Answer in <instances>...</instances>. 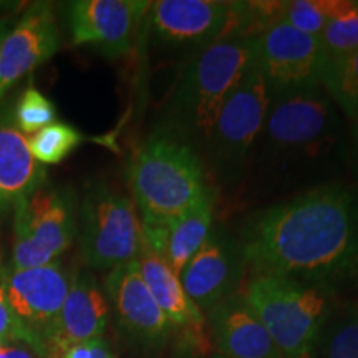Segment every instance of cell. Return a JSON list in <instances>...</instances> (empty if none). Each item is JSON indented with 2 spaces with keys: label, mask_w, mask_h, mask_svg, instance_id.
I'll return each mask as SVG.
<instances>
[{
  "label": "cell",
  "mask_w": 358,
  "mask_h": 358,
  "mask_svg": "<svg viewBox=\"0 0 358 358\" xmlns=\"http://www.w3.org/2000/svg\"><path fill=\"white\" fill-rule=\"evenodd\" d=\"M271 100L266 80L252 64L224 101L208 143L213 159L219 166L229 168L243 163L257 134L264 129Z\"/></svg>",
  "instance_id": "obj_8"
},
{
  "label": "cell",
  "mask_w": 358,
  "mask_h": 358,
  "mask_svg": "<svg viewBox=\"0 0 358 358\" xmlns=\"http://www.w3.org/2000/svg\"><path fill=\"white\" fill-rule=\"evenodd\" d=\"M0 358H42L40 353L22 340L12 342H0Z\"/></svg>",
  "instance_id": "obj_29"
},
{
  "label": "cell",
  "mask_w": 358,
  "mask_h": 358,
  "mask_svg": "<svg viewBox=\"0 0 358 358\" xmlns=\"http://www.w3.org/2000/svg\"><path fill=\"white\" fill-rule=\"evenodd\" d=\"M150 8L146 0H73L65 3V19L73 45L115 58L133 47Z\"/></svg>",
  "instance_id": "obj_9"
},
{
  "label": "cell",
  "mask_w": 358,
  "mask_h": 358,
  "mask_svg": "<svg viewBox=\"0 0 358 358\" xmlns=\"http://www.w3.org/2000/svg\"><path fill=\"white\" fill-rule=\"evenodd\" d=\"M43 358H115L103 338L80 343H50L45 347Z\"/></svg>",
  "instance_id": "obj_28"
},
{
  "label": "cell",
  "mask_w": 358,
  "mask_h": 358,
  "mask_svg": "<svg viewBox=\"0 0 358 358\" xmlns=\"http://www.w3.org/2000/svg\"><path fill=\"white\" fill-rule=\"evenodd\" d=\"M128 182L141 226L173 221L209 189L198 151L166 127L134 151Z\"/></svg>",
  "instance_id": "obj_2"
},
{
  "label": "cell",
  "mask_w": 358,
  "mask_h": 358,
  "mask_svg": "<svg viewBox=\"0 0 358 358\" xmlns=\"http://www.w3.org/2000/svg\"><path fill=\"white\" fill-rule=\"evenodd\" d=\"M77 234L82 261L96 271H111L136 261L143 248L136 206L108 185H95L85 192Z\"/></svg>",
  "instance_id": "obj_5"
},
{
  "label": "cell",
  "mask_w": 358,
  "mask_h": 358,
  "mask_svg": "<svg viewBox=\"0 0 358 358\" xmlns=\"http://www.w3.org/2000/svg\"><path fill=\"white\" fill-rule=\"evenodd\" d=\"M330 127L332 103L315 87L272 98L264 133L279 150H301L322 143Z\"/></svg>",
  "instance_id": "obj_16"
},
{
  "label": "cell",
  "mask_w": 358,
  "mask_h": 358,
  "mask_svg": "<svg viewBox=\"0 0 358 358\" xmlns=\"http://www.w3.org/2000/svg\"><path fill=\"white\" fill-rule=\"evenodd\" d=\"M105 292L124 335L145 350L156 352L168 345L171 327L143 280L138 262L111 268Z\"/></svg>",
  "instance_id": "obj_11"
},
{
  "label": "cell",
  "mask_w": 358,
  "mask_h": 358,
  "mask_svg": "<svg viewBox=\"0 0 358 358\" xmlns=\"http://www.w3.org/2000/svg\"><path fill=\"white\" fill-rule=\"evenodd\" d=\"M13 120L25 136H32L42 128L55 123L57 108L40 90L30 87L25 88L13 103Z\"/></svg>",
  "instance_id": "obj_26"
},
{
  "label": "cell",
  "mask_w": 358,
  "mask_h": 358,
  "mask_svg": "<svg viewBox=\"0 0 358 358\" xmlns=\"http://www.w3.org/2000/svg\"><path fill=\"white\" fill-rule=\"evenodd\" d=\"M155 38L171 47H209L224 40L231 2L221 0H158L148 12Z\"/></svg>",
  "instance_id": "obj_15"
},
{
  "label": "cell",
  "mask_w": 358,
  "mask_h": 358,
  "mask_svg": "<svg viewBox=\"0 0 358 358\" xmlns=\"http://www.w3.org/2000/svg\"><path fill=\"white\" fill-rule=\"evenodd\" d=\"M219 355L226 358H284L274 340L241 292L208 312Z\"/></svg>",
  "instance_id": "obj_18"
},
{
  "label": "cell",
  "mask_w": 358,
  "mask_h": 358,
  "mask_svg": "<svg viewBox=\"0 0 358 358\" xmlns=\"http://www.w3.org/2000/svg\"><path fill=\"white\" fill-rule=\"evenodd\" d=\"M319 40L324 77L325 71L358 50V2L337 0V7Z\"/></svg>",
  "instance_id": "obj_21"
},
{
  "label": "cell",
  "mask_w": 358,
  "mask_h": 358,
  "mask_svg": "<svg viewBox=\"0 0 358 358\" xmlns=\"http://www.w3.org/2000/svg\"><path fill=\"white\" fill-rule=\"evenodd\" d=\"M83 141V134L66 123H52L29 138L34 158L45 168L62 163Z\"/></svg>",
  "instance_id": "obj_23"
},
{
  "label": "cell",
  "mask_w": 358,
  "mask_h": 358,
  "mask_svg": "<svg viewBox=\"0 0 358 358\" xmlns=\"http://www.w3.org/2000/svg\"><path fill=\"white\" fill-rule=\"evenodd\" d=\"M320 358H358V302L327 319L315 353Z\"/></svg>",
  "instance_id": "obj_22"
},
{
  "label": "cell",
  "mask_w": 358,
  "mask_h": 358,
  "mask_svg": "<svg viewBox=\"0 0 358 358\" xmlns=\"http://www.w3.org/2000/svg\"><path fill=\"white\" fill-rule=\"evenodd\" d=\"M148 290L171 327V337L189 355H204L211 348L206 319L198 306L187 297L181 280L166 262L143 244L136 259Z\"/></svg>",
  "instance_id": "obj_14"
},
{
  "label": "cell",
  "mask_w": 358,
  "mask_h": 358,
  "mask_svg": "<svg viewBox=\"0 0 358 358\" xmlns=\"http://www.w3.org/2000/svg\"><path fill=\"white\" fill-rule=\"evenodd\" d=\"M108 319V297L95 277L88 272L73 275L64 306L45 337V347L50 343H80L103 338Z\"/></svg>",
  "instance_id": "obj_20"
},
{
  "label": "cell",
  "mask_w": 358,
  "mask_h": 358,
  "mask_svg": "<svg viewBox=\"0 0 358 358\" xmlns=\"http://www.w3.org/2000/svg\"><path fill=\"white\" fill-rule=\"evenodd\" d=\"M6 268L0 262V342H12V340H22V342L30 343L35 350L43 358V347L34 337L24 325L20 324L19 319L13 313L10 303L7 299V287H6Z\"/></svg>",
  "instance_id": "obj_27"
},
{
  "label": "cell",
  "mask_w": 358,
  "mask_h": 358,
  "mask_svg": "<svg viewBox=\"0 0 358 358\" xmlns=\"http://www.w3.org/2000/svg\"><path fill=\"white\" fill-rule=\"evenodd\" d=\"M320 87L353 123L358 122V50L325 71Z\"/></svg>",
  "instance_id": "obj_24"
},
{
  "label": "cell",
  "mask_w": 358,
  "mask_h": 358,
  "mask_svg": "<svg viewBox=\"0 0 358 358\" xmlns=\"http://www.w3.org/2000/svg\"><path fill=\"white\" fill-rule=\"evenodd\" d=\"M60 47L52 3L35 2L0 45V101L22 78L50 60Z\"/></svg>",
  "instance_id": "obj_13"
},
{
  "label": "cell",
  "mask_w": 358,
  "mask_h": 358,
  "mask_svg": "<svg viewBox=\"0 0 358 358\" xmlns=\"http://www.w3.org/2000/svg\"><path fill=\"white\" fill-rule=\"evenodd\" d=\"M284 358H313L329 319L325 289L287 277L252 274L241 290Z\"/></svg>",
  "instance_id": "obj_4"
},
{
  "label": "cell",
  "mask_w": 358,
  "mask_h": 358,
  "mask_svg": "<svg viewBox=\"0 0 358 358\" xmlns=\"http://www.w3.org/2000/svg\"><path fill=\"white\" fill-rule=\"evenodd\" d=\"M10 29H12L10 20L0 19V45H2L3 38H6V35L8 34V30H10Z\"/></svg>",
  "instance_id": "obj_31"
},
{
  "label": "cell",
  "mask_w": 358,
  "mask_h": 358,
  "mask_svg": "<svg viewBox=\"0 0 358 358\" xmlns=\"http://www.w3.org/2000/svg\"><path fill=\"white\" fill-rule=\"evenodd\" d=\"M348 159H350V169L353 178L358 182V122L353 123L350 131V150H348Z\"/></svg>",
  "instance_id": "obj_30"
},
{
  "label": "cell",
  "mask_w": 358,
  "mask_h": 358,
  "mask_svg": "<svg viewBox=\"0 0 358 358\" xmlns=\"http://www.w3.org/2000/svg\"><path fill=\"white\" fill-rule=\"evenodd\" d=\"M71 280L73 277L60 261L30 268H6L8 303L43 350L45 337L64 306Z\"/></svg>",
  "instance_id": "obj_12"
},
{
  "label": "cell",
  "mask_w": 358,
  "mask_h": 358,
  "mask_svg": "<svg viewBox=\"0 0 358 358\" xmlns=\"http://www.w3.org/2000/svg\"><path fill=\"white\" fill-rule=\"evenodd\" d=\"M245 267L239 241L214 229L182 268L179 280L199 310L209 312L237 294Z\"/></svg>",
  "instance_id": "obj_10"
},
{
  "label": "cell",
  "mask_w": 358,
  "mask_h": 358,
  "mask_svg": "<svg viewBox=\"0 0 358 358\" xmlns=\"http://www.w3.org/2000/svg\"><path fill=\"white\" fill-rule=\"evenodd\" d=\"M241 250L254 274L317 287L358 282V187L325 185L245 219Z\"/></svg>",
  "instance_id": "obj_1"
},
{
  "label": "cell",
  "mask_w": 358,
  "mask_h": 358,
  "mask_svg": "<svg viewBox=\"0 0 358 358\" xmlns=\"http://www.w3.org/2000/svg\"><path fill=\"white\" fill-rule=\"evenodd\" d=\"M213 358H226V357H222V355H219V353H216V355H214Z\"/></svg>",
  "instance_id": "obj_32"
},
{
  "label": "cell",
  "mask_w": 358,
  "mask_h": 358,
  "mask_svg": "<svg viewBox=\"0 0 358 358\" xmlns=\"http://www.w3.org/2000/svg\"><path fill=\"white\" fill-rule=\"evenodd\" d=\"M47 168L34 158L29 138L17 128L13 105L0 101V217L47 182Z\"/></svg>",
  "instance_id": "obj_17"
},
{
  "label": "cell",
  "mask_w": 358,
  "mask_h": 358,
  "mask_svg": "<svg viewBox=\"0 0 358 358\" xmlns=\"http://www.w3.org/2000/svg\"><path fill=\"white\" fill-rule=\"evenodd\" d=\"M216 191L209 186L198 203L173 221L159 226H141L143 244L168 264L179 277L192 256L213 231Z\"/></svg>",
  "instance_id": "obj_19"
},
{
  "label": "cell",
  "mask_w": 358,
  "mask_h": 358,
  "mask_svg": "<svg viewBox=\"0 0 358 358\" xmlns=\"http://www.w3.org/2000/svg\"><path fill=\"white\" fill-rule=\"evenodd\" d=\"M77 227L73 192L43 182L13 209L10 267L30 268L58 261L73 244Z\"/></svg>",
  "instance_id": "obj_6"
},
{
  "label": "cell",
  "mask_w": 358,
  "mask_h": 358,
  "mask_svg": "<svg viewBox=\"0 0 358 358\" xmlns=\"http://www.w3.org/2000/svg\"><path fill=\"white\" fill-rule=\"evenodd\" d=\"M252 64V40L226 38L199 50L174 85L166 128L192 146H208L224 101Z\"/></svg>",
  "instance_id": "obj_3"
},
{
  "label": "cell",
  "mask_w": 358,
  "mask_h": 358,
  "mask_svg": "<svg viewBox=\"0 0 358 358\" xmlns=\"http://www.w3.org/2000/svg\"><path fill=\"white\" fill-rule=\"evenodd\" d=\"M337 7V0H292L284 3L282 20L299 32L319 38Z\"/></svg>",
  "instance_id": "obj_25"
},
{
  "label": "cell",
  "mask_w": 358,
  "mask_h": 358,
  "mask_svg": "<svg viewBox=\"0 0 358 358\" xmlns=\"http://www.w3.org/2000/svg\"><path fill=\"white\" fill-rule=\"evenodd\" d=\"M254 65L266 80L271 96L320 87V40L302 34L284 20L252 38Z\"/></svg>",
  "instance_id": "obj_7"
}]
</instances>
